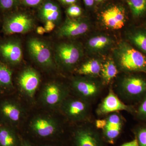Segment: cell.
Wrapping results in <instances>:
<instances>
[{
    "mask_svg": "<svg viewBox=\"0 0 146 146\" xmlns=\"http://www.w3.org/2000/svg\"><path fill=\"white\" fill-rule=\"evenodd\" d=\"M90 24L81 18H68L56 30V36L60 39L71 38L83 35L88 31Z\"/></svg>",
    "mask_w": 146,
    "mask_h": 146,
    "instance_id": "cell-16",
    "label": "cell"
},
{
    "mask_svg": "<svg viewBox=\"0 0 146 146\" xmlns=\"http://www.w3.org/2000/svg\"><path fill=\"white\" fill-rule=\"evenodd\" d=\"M106 124L100 130L102 138L107 144L115 143L123 130L125 120L120 112L110 113L105 117Z\"/></svg>",
    "mask_w": 146,
    "mask_h": 146,
    "instance_id": "cell-15",
    "label": "cell"
},
{
    "mask_svg": "<svg viewBox=\"0 0 146 146\" xmlns=\"http://www.w3.org/2000/svg\"><path fill=\"white\" fill-rule=\"evenodd\" d=\"M138 146H146V124L138 126L133 130Z\"/></svg>",
    "mask_w": 146,
    "mask_h": 146,
    "instance_id": "cell-26",
    "label": "cell"
},
{
    "mask_svg": "<svg viewBox=\"0 0 146 146\" xmlns=\"http://www.w3.org/2000/svg\"><path fill=\"white\" fill-rule=\"evenodd\" d=\"M103 62L99 59L92 58L78 66L76 70L78 75L100 77Z\"/></svg>",
    "mask_w": 146,
    "mask_h": 146,
    "instance_id": "cell-21",
    "label": "cell"
},
{
    "mask_svg": "<svg viewBox=\"0 0 146 146\" xmlns=\"http://www.w3.org/2000/svg\"><path fill=\"white\" fill-rule=\"evenodd\" d=\"M27 48L31 60L42 70L52 73L58 69L53 47L46 40L36 36L30 37L27 41Z\"/></svg>",
    "mask_w": 146,
    "mask_h": 146,
    "instance_id": "cell-5",
    "label": "cell"
},
{
    "mask_svg": "<svg viewBox=\"0 0 146 146\" xmlns=\"http://www.w3.org/2000/svg\"><path fill=\"white\" fill-rule=\"evenodd\" d=\"M19 146H33L29 141L20 136V143Z\"/></svg>",
    "mask_w": 146,
    "mask_h": 146,
    "instance_id": "cell-34",
    "label": "cell"
},
{
    "mask_svg": "<svg viewBox=\"0 0 146 146\" xmlns=\"http://www.w3.org/2000/svg\"><path fill=\"white\" fill-rule=\"evenodd\" d=\"M45 25L44 27L46 30V33L50 32L54 29L56 25L53 22L51 21H47L44 23Z\"/></svg>",
    "mask_w": 146,
    "mask_h": 146,
    "instance_id": "cell-32",
    "label": "cell"
},
{
    "mask_svg": "<svg viewBox=\"0 0 146 146\" xmlns=\"http://www.w3.org/2000/svg\"><path fill=\"white\" fill-rule=\"evenodd\" d=\"M71 146H107L100 130L91 121L70 125Z\"/></svg>",
    "mask_w": 146,
    "mask_h": 146,
    "instance_id": "cell-10",
    "label": "cell"
},
{
    "mask_svg": "<svg viewBox=\"0 0 146 146\" xmlns=\"http://www.w3.org/2000/svg\"><path fill=\"white\" fill-rule=\"evenodd\" d=\"M55 60L58 69L65 72L76 70L83 55L82 46L74 41L59 42L53 47Z\"/></svg>",
    "mask_w": 146,
    "mask_h": 146,
    "instance_id": "cell-8",
    "label": "cell"
},
{
    "mask_svg": "<svg viewBox=\"0 0 146 146\" xmlns=\"http://www.w3.org/2000/svg\"><path fill=\"white\" fill-rule=\"evenodd\" d=\"M114 59L119 72L146 74V56L129 44L122 42L114 50Z\"/></svg>",
    "mask_w": 146,
    "mask_h": 146,
    "instance_id": "cell-3",
    "label": "cell"
},
{
    "mask_svg": "<svg viewBox=\"0 0 146 146\" xmlns=\"http://www.w3.org/2000/svg\"><path fill=\"white\" fill-rule=\"evenodd\" d=\"M31 108L16 92L0 98V121L18 131L23 128Z\"/></svg>",
    "mask_w": 146,
    "mask_h": 146,
    "instance_id": "cell-2",
    "label": "cell"
},
{
    "mask_svg": "<svg viewBox=\"0 0 146 146\" xmlns=\"http://www.w3.org/2000/svg\"><path fill=\"white\" fill-rule=\"evenodd\" d=\"M85 5L87 7H91L94 5V0H83Z\"/></svg>",
    "mask_w": 146,
    "mask_h": 146,
    "instance_id": "cell-37",
    "label": "cell"
},
{
    "mask_svg": "<svg viewBox=\"0 0 146 146\" xmlns=\"http://www.w3.org/2000/svg\"><path fill=\"white\" fill-rule=\"evenodd\" d=\"M91 104L71 94L60 105L58 111L69 125L91 121Z\"/></svg>",
    "mask_w": 146,
    "mask_h": 146,
    "instance_id": "cell-9",
    "label": "cell"
},
{
    "mask_svg": "<svg viewBox=\"0 0 146 146\" xmlns=\"http://www.w3.org/2000/svg\"><path fill=\"white\" fill-rule=\"evenodd\" d=\"M36 32L39 35H42L46 33V32L44 27L39 26L36 28Z\"/></svg>",
    "mask_w": 146,
    "mask_h": 146,
    "instance_id": "cell-35",
    "label": "cell"
},
{
    "mask_svg": "<svg viewBox=\"0 0 146 146\" xmlns=\"http://www.w3.org/2000/svg\"><path fill=\"white\" fill-rule=\"evenodd\" d=\"M106 121L105 118H101L96 120L94 121V124L96 128L100 130H101L104 127L106 124Z\"/></svg>",
    "mask_w": 146,
    "mask_h": 146,
    "instance_id": "cell-31",
    "label": "cell"
},
{
    "mask_svg": "<svg viewBox=\"0 0 146 146\" xmlns=\"http://www.w3.org/2000/svg\"><path fill=\"white\" fill-rule=\"evenodd\" d=\"M59 1L65 5H73L76 2L77 0H59Z\"/></svg>",
    "mask_w": 146,
    "mask_h": 146,
    "instance_id": "cell-36",
    "label": "cell"
},
{
    "mask_svg": "<svg viewBox=\"0 0 146 146\" xmlns=\"http://www.w3.org/2000/svg\"><path fill=\"white\" fill-rule=\"evenodd\" d=\"M121 111L135 113L136 109L133 106L126 104L121 100L111 87L107 96L98 106L96 110L97 115L102 117L110 113Z\"/></svg>",
    "mask_w": 146,
    "mask_h": 146,
    "instance_id": "cell-14",
    "label": "cell"
},
{
    "mask_svg": "<svg viewBox=\"0 0 146 146\" xmlns=\"http://www.w3.org/2000/svg\"><path fill=\"white\" fill-rule=\"evenodd\" d=\"M96 78L78 75L73 77L69 83L71 94L92 104L101 96L104 86Z\"/></svg>",
    "mask_w": 146,
    "mask_h": 146,
    "instance_id": "cell-11",
    "label": "cell"
},
{
    "mask_svg": "<svg viewBox=\"0 0 146 146\" xmlns=\"http://www.w3.org/2000/svg\"><path fill=\"white\" fill-rule=\"evenodd\" d=\"M13 73L10 67L0 61V98L16 93Z\"/></svg>",
    "mask_w": 146,
    "mask_h": 146,
    "instance_id": "cell-18",
    "label": "cell"
},
{
    "mask_svg": "<svg viewBox=\"0 0 146 146\" xmlns=\"http://www.w3.org/2000/svg\"><path fill=\"white\" fill-rule=\"evenodd\" d=\"M128 39L143 52L146 54V31L139 30L131 33Z\"/></svg>",
    "mask_w": 146,
    "mask_h": 146,
    "instance_id": "cell-24",
    "label": "cell"
},
{
    "mask_svg": "<svg viewBox=\"0 0 146 146\" xmlns=\"http://www.w3.org/2000/svg\"><path fill=\"white\" fill-rule=\"evenodd\" d=\"M19 0H0V9L4 11H8L16 7Z\"/></svg>",
    "mask_w": 146,
    "mask_h": 146,
    "instance_id": "cell-28",
    "label": "cell"
},
{
    "mask_svg": "<svg viewBox=\"0 0 146 146\" xmlns=\"http://www.w3.org/2000/svg\"><path fill=\"white\" fill-rule=\"evenodd\" d=\"M135 114L139 119L146 121V96L141 101Z\"/></svg>",
    "mask_w": 146,
    "mask_h": 146,
    "instance_id": "cell-27",
    "label": "cell"
},
{
    "mask_svg": "<svg viewBox=\"0 0 146 146\" xmlns=\"http://www.w3.org/2000/svg\"><path fill=\"white\" fill-rule=\"evenodd\" d=\"M101 20L104 25L107 28L120 29L125 25V10L121 6H111L102 12Z\"/></svg>",
    "mask_w": 146,
    "mask_h": 146,
    "instance_id": "cell-17",
    "label": "cell"
},
{
    "mask_svg": "<svg viewBox=\"0 0 146 146\" xmlns=\"http://www.w3.org/2000/svg\"><path fill=\"white\" fill-rule=\"evenodd\" d=\"M67 13L68 16L72 18H77L81 15L82 11L79 6L73 4L68 7L67 10Z\"/></svg>",
    "mask_w": 146,
    "mask_h": 146,
    "instance_id": "cell-29",
    "label": "cell"
},
{
    "mask_svg": "<svg viewBox=\"0 0 146 146\" xmlns=\"http://www.w3.org/2000/svg\"><path fill=\"white\" fill-rule=\"evenodd\" d=\"M127 1L134 17H140L145 13L146 0H127Z\"/></svg>",
    "mask_w": 146,
    "mask_h": 146,
    "instance_id": "cell-25",
    "label": "cell"
},
{
    "mask_svg": "<svg viewBox=\"0 0 146 146\" xmlns=\"http://www.w3.org/2000/svg\"><path fill=\"white\" fill-rule=\"evenodd\" d=\"M113 42L112 39L107 35H97L88 40L86 46L90 52H98L108 48L111 46Z\"/></svg>",
    "mask_w": 146,
    "mask_h": 146,
    "instance_id": "cell-23",
    "label": "cell"
},
{
    "mask_svg": "<svg viewBox=\"0 0 146 146\" xmlns=\"http://www.w3.org/2000/svg\"><path fill=\"white\" fill-rule=\"evenodd\" d=\"M18 131L0 121V146H19Z\"/></svg>",
    "mask_w": 146,
    "mask_h": 146,
    "instance_id": "cell-20",
    "label": "cell"
},
{
    "mask_svg": "<svg viewBox=\"0 0 146 146\" xmlns=\"http://www.w3.org/2000/svg\"><path fill=\"white\" fill-rule=\"evenodd\" d=\"M69 124L58 111L35 106L30 110L23 129L37 138L47 139L63 134Z\"/></svg>",
    "mask_w": 146,
    "mask_h": 146,
    "instance_id": "cell-1",
    "label": "cell"
},
{
    "mask_svg": "<svg viewBox=\"0 0 146 146\" xmlns=\"http://www.w3.org/2000/svg\"><path fill=\"white\" fill-rule=\"evenodd\" d=\"M25 5L31 7H34L41 5L46 0H21Z\"/></svg>",
    "mask_w": 146,
    "mask_h": 146,
    "instance_id": "cell-30",
    "label": "cell"
},
{
    "mask_svg": "<svg viewBox=\"0 0 146 146\" xmlns=\"http://www.w3.org/2000/svg\"><path fill=\"white\" fill-rule=\"evenodd\" d=\"M71 94L70 84L53 80L41 84L36 106L44 109L58 111L60 105Z\"/></svg>",
    "mask_w": 146,
    "mask_h": 146,
    "instance_id": "cell-4",
    "label": "cell"
},
{
    "mask_svg": "<svg viewBox=\"0 0 146 146\" xmlns=\"http://www.w3.org/2000/svg\"><path fill=\"white\" fill-rule=\"evenodd\" d=\"M94 1L97 2H102V1H104V0H94Z\"/></svg>",
    "mask_w": 146,
    "mask_h": 146,
    "instance_id": "cell-38",
    "label": "cell"
},
{
    "mask_svg": "<svg viewBox=\"0 0 146 146\" xmlns=\"http://www.w3.org/2000/svg\"><path fill=\"white\" fill-rule=\"evenodd\" d=\"M43 146H55L53 145H44Z\"/></svg>",
    "mask_w": 146,
    "mask_h": 146,
    "instance_id": "cell-39",
    "label": "cell"
},
{
    "mask_svg": "<svg viewBox=\"0 0 146 146\" xmlns=\"http://www.w3.org/2000/svg\"><path fill=\"white\" fill-rule=\"evenodd\" d=\"M23 57V44L21 39L16 37L9 38L0 42V58L9 67L18 66Z\"/></svg>",
    "mask_w": 146,
    "mask_h": 146,
    "instance_id": "cell-13",
    "label": "cell"
},
{
    "mask_svg": "<svg viewBox=\"0 0 146 146\" xmlns=\"http://www.w3.org/2000/svg\"><path fill=\"white\" fill-rule=\"evenodd\" d=\"M35 26V21L31 15L25 12H14L5 17L2 30L8 35L25 34L33 30Z\"/></svg>",
    "mask_w": 146,
    "mask_h": 146,
    "instance_id": "cell-12",
    "label": "cell"
},
{
    "mask_svg": "<svg viewBox=\"0 0 146 146\" xmlns=\"http://www.w3.org/2000/svg\"><path fill=\"white\" fill-rule=\"evenodd\" d=\"M42 84L39 71L27 66L20 72L16 81V93L30 107L36 106V98Z\"/></svg>",
    "mask_w": 146,
    "mask_h": 146,
    "instance_id": "cell-6",
    "label": "cell"
},
{
    "mask_svg": "<svg viewBox=\"0 0 146 146\" xmlns=\"http://www.w3.org/2000/svg\"><path fill=\"white\" fill-rule=\"evenodd\" d=\"M120 146H138V142L136 138H134L132 141L129 142H126L121 145Z\"/></svg>",
    "mask_w": 146,
    "mask_h": 146,
    "instance_id": "cell-33",
    "label": "cell"
},
{
    "mask_svg": "<svg viewBox=\"0 0 146 146\" xmlns=\"http://www.w3.org/2000/svg\"><path fill=\"white\" fill-rule=\"evenodd\" d=\"M38 16L44 23L51 21L58 25L61 20V10L56 3L52 1H46L39 8Z\"/></svg>",
    "mask_w": 146,
    "mask_h": 146,
    "instance_id": "cell-19",
    "label": "cell"
},
{
    "mask_svg": "<svg viewBox=\"0 0 146 146\" xmlns=\"http://www.w3.org/2000/svg\"><path fill=\"white\" fill-rule=\"evenodd\" d=\"M119 72V70L113 59H108L103 62L100 77L103 85L105 86L110 84Z\"/></svg>",
    "mask_w": 146,
    "mask_h": 146,
    "instance_id": "cell-22",
    "label": "cell"
},
{
    "mask_svg": "<svg viewBox=\"0 0 146 146\" xmlns=\"http://www.w3.org/2000/svg\"><path fill=\"white\" fill-rule=\"evenodd\" d=\"M112 89L126 104L141 101L146 96V79L139 75L127 74L120 79Z\"/></svg>",
    "mask_w": 146,
    "mask_h": 146,
    "instance_id": "cell-7",
    "label": "cell"
}]
</instances>
